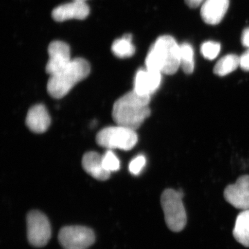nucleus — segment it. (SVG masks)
Masks as SVG:
<instances>
[{
    "label": "nucleus",
    "instance_id": "obj_24",
    "mask_svg": "<svg viewBox=\"0 0 249 249\" xmlns=\"http://www.w3.org/2000/svg\"><path fill=\"white\" fill-rule=\"evenodd\" d=\"M205 0H185V2L192 9H196L202 5Z\"/></svg>",
    "mask_w": 249,
    "mask_h": 249
},
{
    "label": "nucleus",
    "instance_id": "obj_13",
    "mask_svg": "<svg viewBox=\"0 0 249 249\" xmlns=\"http://www.w3.org/2000/svg\"><path fill=\"white\" fill-rule=\"evenodd\" d=\"M26 124L31 132L44 133L51 124V117L48 110L42 104L33 106L28 111Z\"/></svg>",
    "mask_w": 249,
    "mask_h": 249
},
{
    "label": "nucleus",
    "instance_id": "obj_11",
    "mask_svg": "<svg viewBox=\"0 0 249 249\" xmlns=\"http://www.w3.org/2000/svg\"><path fill=\"white\" fill-rule=\"evenodd\" d=\"M161 74V72L151 71L147 69L139 70L134 79V91L140 94L151 96L160 88Z\"/></svg>",
    "mask_w": 249,
    "mask_h": 249
},
{
    "label": "nucleus",
    "instance_id": "obj_17",
    "mask_svg": "<svg viewBox=\"0 0 249 249\" xmlns=\"http://www.w3.org/2000/svg\"><path fill=\"white\" fill-rule=\"evenodd\" d=\"M240 67V57L235 54H229L221 58L213 69L214 74L225 76Z\"/></svg>",
    "mask_w": 249,
    "mask_h": 249
},
{
    "label": "nucleus",
    "instance_id": "obj_1",
    "mask_svg": "<svg viewBox=\"0 0 249 249\" xmlns=\"http://www.w3.org/2000/svg\"><path fill=\"white\" fill-rule=\"evenodd\" d=\"M150 96L132 90L119 98L113 106L112 118L116 124L137 130L150 115Z\"/></svg>",
    "mask_w": 249,
    "mask_h": 249
},
{
    "label": "nucleus",
    "instance_id": "obj_25",
    "mask_svg": "<svg viewBox=\"0 0 249 249\" xmlns=\"http://www.w3.org/2000/svg\"><path fill=\"white\" fill-rule=\"evenodd\" d=\"M74 1H83V2H86L88 0H74Z\"/></svg>",
    "mask_w": 249,
    "mask_h": 249
},
{
    "label": "nucleus",
    "instance_id": "obj_5",
    "mask_svg": "<svg viewBox=\"0 0 249 249\" xmlns=\"http://www.w3.org/2000/svg\"><path fill=\"white\" fill-rule=\"evenodd\" d=\"M96 140L98 145L108 150H130L138 142V136L134 129L117 124L100 131Z\"/></svg>",
    "mask_w": 249,
    "mask_h": 249
},
{
    "label": "nucleus",
    "instance_id": "obj_19",
    "mask_svg": "<svg viewBox=\"0 0 249 249\" xmlns=\"http://www.w3.org/2000/svg\"><path fill=\"white\" fill-rule=\"evenodd\" d=\"M221 50L220 44L213 41H207L202 44L201 53L205 58L213 60L217 58Z\"/></svg>",
    "mask_w": 249,
    "mask_h": 249
},
{
    "label": "nucleus",
    "instance_id": "obj_12",
    "mask_svg": "<svg viewBox=\"0 0 249 249\" xmlns=\"http://www.w3.org/2000/svg\"><path fill=\"white\" fill-rule=\"evenodd\" d=\"M229 0H205L201 5V16L205 23L216 25L227 14Z\"/></svg>",
    "mask_w": 249,
    "mask_h": 249
},
{
    "label": "nucleus",
    "instance_id": "obj_18",
    "mask_svg": "<svg viewBox=\"0 0 249 249\" xmlns=\"http://www.w3.org/2000/svg\"><path fill=\"white\" fill-rule=\"evenodd\" d=\"M181 67L186 74H191L194 71V50L191 44L183 42L180 45Z\"/></svg>",
    "mask_w": 249,
    "mask_h": 249
},
{
    "label": "nucleus",
    "instance_id": "obj_2",
    "mask_svg": "<svg viewBox=\"0 0 249 249\" xmlns=\"http://www.w3.org/2000/svg\"><path fill=\"white\" fill-rule=\"evenodd\" d=\"M146 69L173 75L181 66L180 45L170 36H162L156 40L145 59Z\"/></svg>",
    "mask_w": 249,
    "mask_h": 249
},
{
    "label": "nucleus",
    "instance_id": "obj_8",
    "mask_svg": "<svg viewBox=\"0 0 249 249\" xmlns=\"http://www.w3.org/2000/svg\"><path fill=\"white\" fill-rule=\"evenodd\" d=\"M49 60L46 71L49 76L58 73L71 62V51L70 46L62 41L51 42L48 47Z\"/></svg>",
    "mask_w": 249,
    "mask_h": 249
},
{
    "label": "nucleus",
    "instance_id": "obj_10",
    "mask_svg": "<svg viewBox=\"0 0 249 249\" xmlns=\"http://www.w3.org/2000/svg\"><path fill=\"white\" fill-rule=\"evenodd\" d=\"M90 12L89 7L86 2L73 1L57 6L53 10L52 16L56 22H64L70 19H85Z\"/></svg>",
    "mask_w": 249,
    "mask_h": 249
},
{
    "label": "nucleus",
    "instance_id": "obj_7",
    "mask_svg": "<svg viewBox=\"0 0 249 249\" xmlns=\"http://www.w3.org/2000/svg\"><path fill=\"white\" fill-rule=\"evenodd\" d=\"M95 240L92 229L83 226H67L58 233L59 242L65 249H88Z\"/></svg>",
    "mask_w": 249,
    "mask_h": 249
},
{
    "label": "nucleus",
    "instance_id": "obj_9",
    "mask_svg": "<svg viewBox=\"0 0 249 249\" xmlns=\"http://www.w3.org/2000/svg\"><path fill=\"white\" fill-rule=\"evenodd\" d=\"M224 198L236 209H249V175L240 177L234 184L227 186Z\"/></svg>",
    "mask_w": 249,
    "mask_h": 249
},
{
    "label": "nucleus",
    "instance_id": "obj_4",
    "mask_svg": "<svg viewBox=\"0 0 249 249\" xmlns=\"http://www.w3.org/2000/svg\"><path fill=\"white\" fill-rule=\"evenodd\" d=\"M183 196L181 191L167 189L163 191L160 197L165 223L173 232L181 231L186 225L187 215L183 204Z\"/></svg>",
    "mask_w": 249,
    "mask_h": 249
},
{
    "label": "nucleus",
    "instance_id": "obj_15",
    "mask_svg": "<svg viewBox=\"0 0 249 249\" xmlns=\"http://www.w3.org/2000/svg\"><path fill=\"white\" fill-rule=\"evenodd\" d=\"M232 232L239 243L249 247V209L245 210L238 214Z\"/></svg>",
    "mask_w": 249,
    "mask_h": 249
},
{
    "label": "nucleus",
    "instance_id": "obj_21",
    "mask_svg": "<svg viewBox=\"0 0 249 249\" xmlns=\"http://www.w3.org/2000/svg\"><path fill=\"white\" fill-rule=\"evenodd\" d=\"M145 163H146V159H145V156H137L129 163V172L134 175H139L145 167Z\"/></svg>",
    "mask_w": 249,
    "mask_h": 249
},
{
    "label": "nucleus",
    "instance_id": "obj_6",
    "mask_svg": "<svg viewBox=\"0 0 249 249\" xmlns=\"http://www.w3.org/2000/svg\"><path fill=\"white\" fill-rule=\"evenodd\" d=\"M27 238L29 244L41 248L48 244L52 237V227L48 217L39 211H31L27 214Z\"/></svg>",
    "mask_w": 249,
    "mask_h": 249
},
{
    "label": "nucleus",
    "instance_id": "obj_3",
    "mask_svg": "<svg viewBox=\"0 0 249 249\" xmlns=\"http://www.w3.org/2000/svg\"><path fill=\"white\" fill-rule=\"evenodd\" d=\"M91 67L84 58L72 59L68 66L62 71L50 76L47 83V91L53 98H62L72 88L89 76Z\"/></svg>",
    "mask_w": 249,
    "mask_h": 249
},
{
    "label": "nucleus",
    "instance_id": "obj_22",
    "mask_svg": "<svg viewBox=\"0 0 249 249\" xmlns=\"http://www.w3.org/2000/svg\"><path fill=\"white\" fill-rule=\"evenodd\" d=\"M240 67L244 71H249V49L240 57Z\"/></svg>",
    "mask_w": 249,
    "mask_h": 249
},
{
    "label": "nucleus",
    "instance_id": "obj_20",
    "mask_svg": "<svg viewBox=\"0 0 249 249\" xmlns=\"http://www.w3.org/2000/svg\"><path fill=\"white\" fill-rule=\"evenodd\" d=\"M103 163L105 169L110 173L117 171L120 168V161L111 150H108L103 155Z\"/></svg>",
    "mask_w": 249,
    "mask_h": 249
},
{
    "label": "nucleus",
    "instance_id": "obj_14",
    "mask_svg": "<svg viewBox=\"0 0 249 249\" xmlns=\"http://www.w3.org/2000/svg\"><path fill=\"white\" fill-rule=\"evenodd\" d=\"M83 169L92 178L106 181L110 177L111 173L105 169L103 163V156L96 152H87L82 160Z\"/></svg>",
    "mask_w": 249,
    "mask_h": 249
},
{
    "label": "nucleus",
    "instance_id": "obj_23",
    "mask_svg": "<svg viewBox=\"0 0 249 249\" xmlns=\"http://www.w3.org/2000/svg\"><path fill=\"white\" fill-rule=\"evenodd\" d=\"M241 42H242V45L244 47L249 49V27L245 29L242 32Z\"/></svg>",
    "mask_w": 249,
    "mask_h": 249
},
{
    "label": "nucleus",
    "instance_id": "obj_16",
    "mask_svg": "<svg viewBox=\"0 0 249 249\" xmlns=\"http://www.w3.org/2000/svg\"><path fill=\"white\" fill-rule=\"evenodd\" d=\"M135 47L132 43V36L125 34L121 38L116 39L111 45V52L119 58L132 57L135 53Z\"/></svg>",
    "mask_w": 249,
    "mask_h": 249
}]
</instances>
